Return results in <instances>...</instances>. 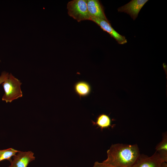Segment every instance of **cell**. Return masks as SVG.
Instances as JSON below:
<instances>
[{
  "instance_id": "1",
  "label": "cell",
  "mask_w": 167,
  "mask_h": 167,
  "mask_svg": "<svg viewBox=\"0 0 167 167\" xmlns=\"http://www.w3.org/2000/svg\"><path fill=\"white\" fill-rule=\"evenodd\" d=\"M102 162L114 167H132L140 154L137 144L120 143L112 144Z\"/></svg>"
},
{
  "instance_id": "2",
  "label": "cell",
  "mask_w": 167,
  "mask_h": 167,
  "mask_svg": "<svg viewBox=\"0 0 167 167\" xmlns=\"http://www.w3.org/2000/svg\"><path fill=\"white\" fill-rule=\"evenodd\" d=\"M22 83L11 73L9 74L7 78L2 84L4 93L2 97V101L11 103L14 100L21 97L23 93L21 89Z\"/></svg>"
},
{
  "instance_id": "3",
  "label": "cell",
  "mask_w": 167,
  "mask_h": 167,
  "mask_svg": "<svg viewBox=\"0 0 167 167\" xmlns=\"http://www.w3.org/2000/svg\"><path fill=\"white\" fill-rule=\"evenodd\" d=\"M68 14L78 22L90 20L87 6V0H73L68 3Z\"/></svg>"
},
{
  "instance_id": "4",
  "label": "cell",
  "mask_w": 167,
  "mask_h": 167,
  "mask_svg": "<svg viewBox=\"0 0 167 167\" xmlns=\"http://www.w3.org/2000/svg\"><path fill=\"white\" fill-rule=\"evenodd\" d=\"M164 162L158 152L156 151L150 156L140 154L132 167H161Z\"/></svg>"
},
{
  "instance_id": "5",
  "label": "cell",
  "mask_w": 167,
  "mask_h": 167,
  "mask_svg": "<svg viewBox=\"0 0 167 167\" xmlns=\"http://www.w3.org/2000/svg\"><path fill=\"white\" fill-rule=\"evenodd\" d=\"M34 153L31 151L23 152L19 151L13 156V160L8 167H27L29 163L35 159Z\"/></svg>"
},
{
  "instance_id": "6",
  "label": "cell",
  "mask_w": 167,
  "mask_h": 167,
  "mask_svg": "<svg viewBox=\"0 0 167 167\" xmlns=\"http://www.w3.org/2000/svg\"><path fill=\"white\" fill-rule=\"evenodd\" d=\"M90 20L96 24L104 31L108 33L116 40L118 44H124L127 42V39L125 36L121 35L116 31L109 21L95 18H91Z\"/></svg>"
},
{
  "instance_id": "7",
  "label": "cell",
  "mask_w": 167,
  "mask_h": 167,
  "mask_svg": "<svg viewBox=\"0 0 167 167\" xmlns=\"http://www.w3.org/2000/svg\"><path fill=\"white\" fill-rule=\"evenodd\" d=\"M148 1V0H132L118 8V11L126 13L134 20L137 17L142 8Z\"/></svg>"
},
{
  "instance_id": "8",
  "label": "cell",
  "mask_w": 167,
  "mask_h": 167,
  "mask_svg": "<svg viewBox=\"0 0 167 167\" xmlns=\"http://www.w3.org/2000/svg\"><path fill=\"white\" fill-rule=\"evenodd\" d=\"M88 10L91 18H97L108 21L103 8L98 0H87Z\"/></svg>"
},
{
  "instance_id": "9",
  "label": "cell",
  "mask_w": 167,
  "mask_h": 167,
  "mask_svg": "<svg viewBox=\"0 0 167 167\" xmlns=\"http://www.w3.org/2000/svg\"><path fill=\"white\" fill-rule=\"evenodd\" d=\"M92 122L93 125L97 126L101 131L104 129L108 128L112 126L110 118L109 116L104 113L98 116L96 122Z\"/></svg>"
},
{
  "instance_id": "10",
  "label": "cell",
  "mask_w": 167,
  "mask_h": 167,
  "mask_svg": "<svg viewBox=\"0 0 167 167\" xmlns=\"http://www.w3.org/2000/svg\"><path fill=\"white\" fill-rule=\"evenodd\" d=\"M75 90L80 96H84L89 94L91 87L88 83L84 81H79L75 84Z\"/></svg>"
},
{
  "instance_id": "11",
  "label": "cell",
  "mask_w": 167,
  "mask_h": 167,
  "mask_svg": "<svg viewBox=\"0 0 167 167\" xmlns=\"http://www.w3.org/2000/svg\"><path fill=\"white\" fill-rule=\"evenodd\" d=\"M19 151L12 148L0 150V162L7 160L10 162L12 160L11 157L15 155Z\"/></svg>"
},
{
  "instance_id": "12",
  "label": "cell",
  "mask_w": 167,
  "mask_h": 167,
  "mask_svg": "<svg viewBox=\"0 0 167 167\" xmlns=\"http://www.w3.org/2000/svg\"><path fill=\"white\" fill-rule=\"evenodd\" d=\"M155 149L156 151L162 150L167 151V134L166 132L163 133L162 140L156 146Z\"/></svg>"
},
{
  "instance_id": "13",
  "label": "cell",
  "mask_w": 167,
  "mask_h": 167,
  "mask_svg": "<svg viewBox=\"0 0 167 167\" xmlns=\"http://www.w3.org/2000/svg\"><path fill=\"white\" fill-rule=\"evenodd\" d=\"M93 167H114L103 162H95Z\"/></svg>"
},
{
  "instance_id": "14",
  "label": "cell",
  "mask_w": 167,
  "mask_h": 167,
  "mask_svg": "<svg viewBox=\"0 0 167 167\" xmlns=\"http://www.w3.org/2000/svg\"><path fill=\"white\" fill-rule=\"evenodd\" d=\"M9 73L5 71L2 72L0 76V85L2 84L7 77Z\"/></svg>"
},
{
  "instance_id": "15",
  "label": "cell",
  "mask_w": 167,
  "mask_h": 167,
  "mask_svg": "<svg viewBox=\"0 0 167 167\" xmlns=\"http://www.w3.org/2000/svg\"></svg>"
},
{
  "instance_id": "16",
  "label": "cell",
  "mask_w": 167,
  "mask_h": 167,
  "mask_svg": "<svg viewBox=\"0 0 167 167\" xmlns=\"http://www.w3.org/2000/svg\"><path fill=\"white\" fill-rule=\"evenodd\" d=\"M1 62V60H0V62Z\"/></svg>"
}]
</instances>
